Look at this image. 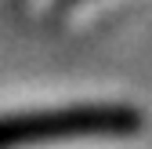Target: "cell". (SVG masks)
I'll use <instances>...</instances> for the list:
<instances>
[{
    "label": "cell",
    "instance_id": "cell-1",
    "mask_svg": "<svg viewBox=\"0 0 152 149\" xmlns=\"http://www.w3.org/2000/svg\"><path fill=\"white\" fill-rule=\"evenodd\" d=\"M141 131V113L123 102H80L62 109H26L0 117V149L72 142V138H127Z\"/></svg>",
    "mask_w": 152,
    "mask_h": 149
},
{
    "label": "cell",
    "instance_id": "cell-2",
    "mask_svg": "<svg viewBox=\"0 0 152 149\" xmlns=\"http://www.w3.org/2000/svg\"><path fill=\"white\" fill-rule=\"evenodd\" d=\"M58 7H72V4H80V0H54Z\"/></svg>",
    "mask_w": 152,
    "mask_h": 149
}]
</instances>
